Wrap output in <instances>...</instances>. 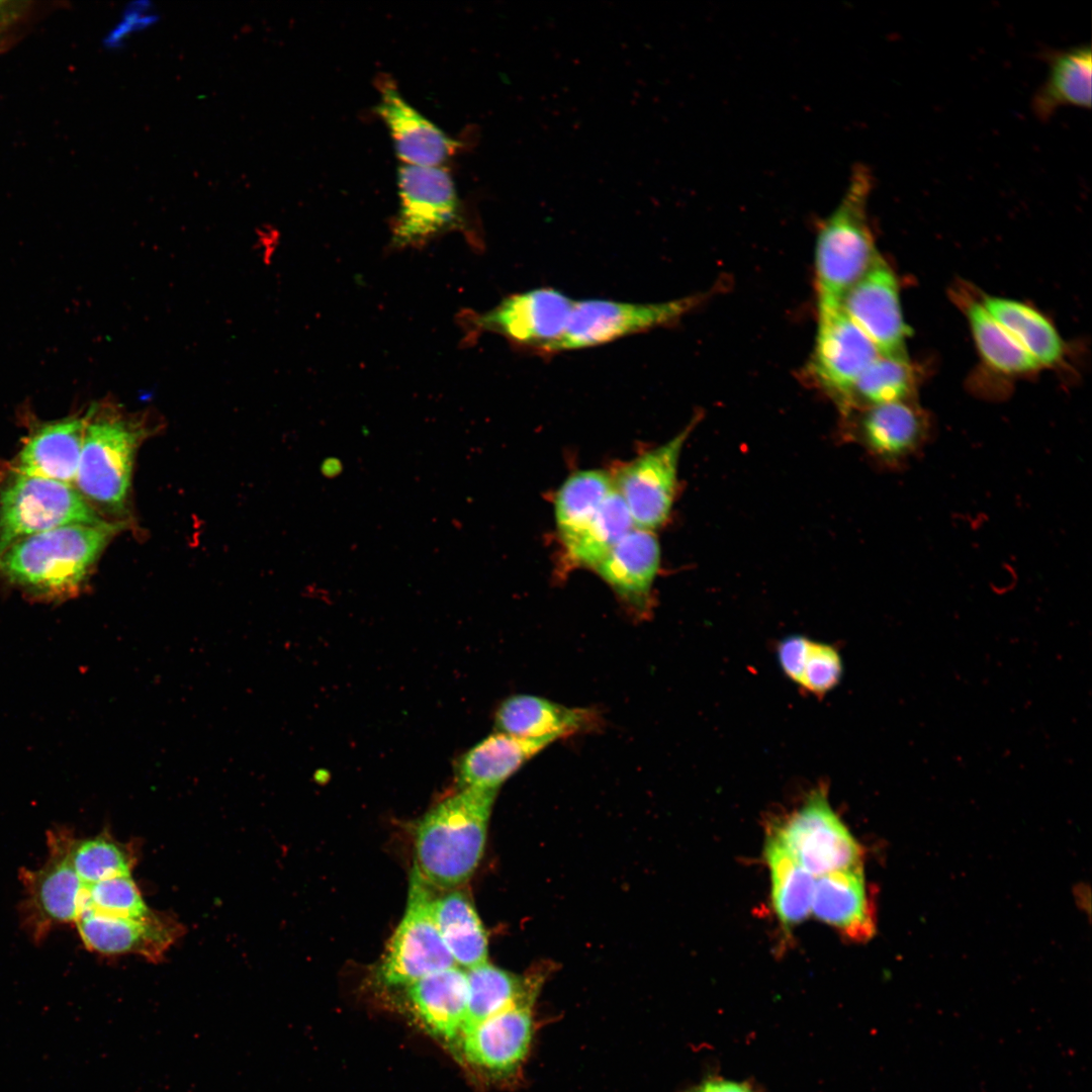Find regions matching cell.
I'll return each instance as SVG.
<instances>
[{
  "mask_svg": "<svg viewBox=\"0 0 1092 1092\" xmlns=\"http://www.w3.org/2000/svg\"><path fill=\"white\" fill-rule=\"evenodd\" d=\"M119 526L72 524L23 537L0 554V573L33 596H72Z\"/></svg>",
  "mask_w": 1092,
  "mask_h": 1092,
  "instance_id": "6da1fadb",
  "label": "cell"
},
{
  "mask_svg": "<svg viewBox=\"0 0 1092 1092\" xmlns=\"http://www.w3.org/2000/svg\"><path fill=\"white\" fill-rule=\"evenodd\" d=\"M497 790L464 788L431 809L416 834L415 868L429 884L452 889L475 872Z\"/></svg>",
  "mask_w": 1092,
  "mask_h": 1092,
  "instance_id": "7a4b0ae2",
  "label": "cell"
},
{
  "mask_svg": "<svg viewBox=\"0 0 1092 1092\" xmlns=\"http://www.w3.org/2000/svg\"><path fill=\"white\" fill-rule=\"evenodd\" d=\"M873 186L871 170L856 164L840 202L818 230L815 271L819 304H840L846 291L879 257L867 209Z\"/></svg>",
  "mask_w": 1092,
  "mask_h": 1092,
  "instance_id": "3957f363",
  "label": "cell"
},
{
  "mask_svg": "<svg viewBox=\"0 0 1092 1092\" xmlns=\"http://www.w3.org/2000/svg\"><path fill=\"white\" fill-rule=\"evenodd\" d=\"M397 188L399 207L391 225V249L421 248L449 232H461L471 245H481L445 168L402 164Z\"/></svg>",
  "mask_w": 1092,
  "mask_h": 1092,
  "instance_id": "277c9868",
  "label": "cell"
},
{
  "mask_svg": "<svg viewBox=\"0 0 1092 1092\" xmlns=\"http://www.w3.org/2000/svg\"><path fill=\"white\" fill-rule=\"evenodd\" d=\"M573 301L557 289L535 288L511 294L483 312L463 310L459 324L467 340L492 333L518 348L553 355L565 331Z\"/></svg>",
  "mask_w": 1092,
  "mask_h": 1092,
  "instance_id": "5b68a950",
  "label": "cell"
},
{
  "mask_svg": "<svg viewBox=\"0 0 1092 1092\" xmlns=\"http://www.w3.org/2000/svg\"><path fill=\"white\" fill-rule=\"evenodd\" d=\"M76 483L79 492L99 507L122 512L127 502L141 428L117 416H87Z\"/></svg>",
  "mask_w": 1092,
  "mask_h": 1092,
  "instance_id": "8992f818",
  "label": "cell"
},
{
  "mask_svg": "<svg viewBox=\"0 0 1092 1092\" xmlns=\"http://www.w3.org/2000/svg\"><path fill=\"white\" fill-rule=\"evenodd\" d=\"M104 522L71 484L16 473L0 496V554L26 536L66 525Z\"/></svg>",
  "mask_w": 1092,
  "mask_h": 1092,
  "instance_id": "52a82bcc",
  "label": "cell"
},
{
  "mask_svg": "<svg viewBox=\"0 0 1092 1092\" xmlns=\"http://www.w3.org/2000/svg\"><path fill=\"white\" fill-rule=\"evenodd\" d=\"M772 833L814 877L862 867V850L832 809L824 787L810 792Z\"/></svg>",
  "mask_w": 1092,
  "mask_h": 1092,
  "instance_id": "ba28073f",
  "label": "cell"
},
{
  "mask_svg": "<svg viewBox=\"0 0 1092 1092\" xmlns=\"http://www.w3.org/2000/svg\"><path fill=\"white\" fill-rule=\"evenodd\" d=\"M695 294L663 302L635 303L610 299L573 301L554 354L607 344L676 323L707 298Z\"/></svg>",
  "mask_w": 1092,
  "mask_h": 1092,
  "instance_id": "9c48e42d",
  "label": "cell"
},
{
  "mask_svg": "<svg viewBox=\"0 0 1092 1092\" xmlns=\"http://www.w3.org/2000/svg\"><path fill=\"white\" fill-rule=\"evenodd\" d=\"M429 884L414 867L404 915L391 936L379 968L387 986H410L456 966L438 930Z\"/></svg>",
  "mask_w": 1092,
  "mask_h": 1092,
  "instance_id": "30bf717a",
  "label": "cell"
},
{
  "mask_svg": "<svg viewBox=\"0 0 1092 1092\" xmlns=\"http://www.w3.org/2000/svg\"><path fill=\"white\" fill-rule=\"evenodd\" d=\"M698 422L695 417L672 439L622 464L612 475L635 528L654 531L671 513L677 488V468L684 444Z\"/></svg>",
  "mask_w": 1092,
  "mask_h": 1092,
  "instance_id": "8fae6325",
  "label": "cell"
},
{
  "mask_svg": "<svg viewBox=\"0 0 1092 1092\" xmlns=\"http://www.w3.org/2000/svg\"><path fill=\"white\" fill-rule=\"evenodd\" d=\"M879 356L875 344L840 304H818L817 338L810 368L826 391L843 404L850 403L856 379Z\"/></svg>",
  "mask_w": 1092,
  "mask_h": 1092,
  "instance_id": "7c38bea8",
  "label": "cell"
},
{
  "mask_svg": "<svg viewBox=\"0 0 1092 1092\" xmlns=\"http://www.w3.org/2000/svg\"><path fill=\"white\" fill-rule=\"evenodd\" d=\"M71 838L69 833H50L46 863L21 873L25 918L37 937L54 925L76 922L79 917L85 885L69 858Z\"/></svg>",
  "mask_w": 1092,
  "mask_h": 1092,
  "instance_id": "4fadbf2b",
  "label": "cell"
},
{
  "mask_svg": "<svg viewBox=\"0 0 1092 1092\" xmlns=\"http://www.w3.org/2000/svg\"><path fill=\"white\" fill-rule=\"evenodd\" d=\"M840 306L872 340L881 356L907 358L905 324L899 285L893 270L879 256L840 300Z\"/></svg>",
  "mask_w": 1092,
  "mask_h": 1092,
  "instance_id": "5bb4252c",
  "label": "cell"
},
{
  "mask_svg": "<svg viewBox=\"0 0 1092 1092\" xmlns=\"http://www.w3.org/2000/svg\"><path fill=\"white\" fill-rule=\"evenodd\" d=\"M535 997L515 1002L464 1033L462 1051L466 1060L496 1076L517 1071L532 1040Z\"/></svg>",
  "mask_w": 1092,
  "mask_h": 1092,
  "instance_id": "9a60e30c",
  "label": "cell"
},
{
  "mask_svg": "<svg viewBox=\"0 0 1092 1092\" xmlns=\"http://www.w3.org/2000/svg\"><path fill=\"white\" fill-rule=\"evenodd\" d=\"M660 547L653 531L633 528L593 568L631 612L645 618L652 610Z\"/></svg>",
  "mask_w": 1092,
  "mask_h": 1092,
  "instance_id": "2e32d148",
  "label": "cell"
},
{
  "mask_svg": "<svg viewBox=\"0 0 1092 1092\" xmlns=\"http://www.w3.org/2000/svg\"><path fill=\"white\" fill-rule=\"evenodd\" d=\"M84 944L103 954H140L158 961L181 932L179 924L150 912L140 918L83 910L76 920Z\"/></svg>",
  "mask_w": 1092,
  "mask_h": 1092,
  "instance_id": "e0dca14e",
  "label": "cell"
},
{
  "mask_svg": "<svg viewBox=\"0 0 1092 1092\" xmlns=\"http://www.w3.org/2000/svg\"><path fill=\"white\" fill-rule=\"evenodd\" d=\"M377 88L376 112L386 124L403 164L437 167L456 152L459 143L407 103L392 79L381 76Z\"/></svg>",
  "mask_w": 1092,
  "mask_h": 1092,
  "instance_id": "ac0fdd59",
  "label": "cell"
},
{
  "mask_svg": "<svg viewBox=\"0 0 1092 1092\" xmlns=\"http://www.w3.org/2000/svg\"><path fill=\"white\" fill-rule=\"evenodd\" d=\"M599 723L596 711L569 708L533 695H514L498 706L494 726L517 738L552 744L556 740L592 730Z\"/></svg>",
  "mask_w": 1092,
  "mask_h": 1092,
  "instance_id": "d6986e66",
  "label": "cell"
},
{
  "mask_svg": "<svg viewBox=\"0 0 1092 1092\" xmlns=\"http://www.w3.org/2000/svg\"><path fill=\"white\" fill-rule=\"evenodd\" d=\"M811 911L849 940L860 942L872 938L876 914L862 867L817 877Z\"/></svg>",
  "mask_w": 1092,
  "mask_h": 1092,
  "instance_id": "ffe728a7",
  "label": "cell"
},
{
  "mask_svg": "<svg viewBox=\"0 0 1092 1092\" xmlns=\"http://www.w3.org/2000/svg\"><path fill=\"white\" fill-rule=\"evenodd\" d=\"M86 421L69 418L38 428L17 456L16 473L68 484L76 481Z\"/></svg>",
  "mask_w": 1092,
  "mask_h": 1092,
  "instance_id": "44dd1931",
  "label": "cell"
},
{
  "mask_svg": "<svg viewBox=\"0 0 1092 1092\" xmlns=\"http://www.w3.org/2000/svg\"><path fill=\"white\" fill-rule=\"evenodd\" d=\"M549 744L495 732L466 751L456 765L461 789L498 788Z\"/></svg>",
  "mask_w": 1092,
  "mask_h": 1092,
  "instance_id": "7402d4cb",
  "label": "cell"
},
{
  "mask_svg": "<svg viewBox=\"0 0 1092 1092\" xmlns=\"http://www.w3.org/2000/svg\"><path fill=\"white\" fill-rule=\"evenodd\" d=\"M1049 71L1031 107L1036 117L1050 119L1064 106L1091 107L1092 54L1089 44L1044 55Z\"/></svg>",
  "mask_w": 1092,
  "mask_h": 1092,
  "instance_id": "603a6c76",
  "label": "cell"
},
{
  "mask_svg": "<svg viewBox=\"0 0 1092 1092\" xmlns=\"http://www.w3.org/2000/svg\"><path fill=\"white\" fill-rule=\"evenodd\" d=\"M407 987L416 1011L433 1034L451 1040L461 1032L468 1001L466 972L454 966Z\"/></svg>",
  "mask_w": 1092,
  "mask_h": 1092,
  "instance_id": "cb8c5ba5",
  "label": "cell"
},
{
  "mask_svg": "<svg viewBox=\"0 0 1092 1092\" xmlns=\"http://www.w3.org/2000/svg\"><path fill=\"white\" fill-rule=\"evenodd\" d=\"M927 427L922 415L906 400L868 407L860 433L868 449L887 462H898L922 445Z\"/></svg>",
  "mask_w": 1092,
  "mask_h": 1092,
  "instance_id": "d4e9b609",
  "label": "cell"
},
{
  "mask_svg": "<svg viewBox=\"0 0 1092 1092\" xmlns=\"http://www.w3.org/2000/svg\"><path fill=\"white\" fill-rule=\"evenodd\" d=\"M468 1001L462 1034L515 1002L537 995L541 977H522L503 970L488 961L468 969Z\"/></svg>",
  "mask_w": 1092,
  "mask_h": 1092,
  "instance_id": "484cf974",
  "label": "cell"
},
{
  "mask_svg": "<svg viewBox=\"0 0 1092 1092\" xmlns=\"http://www.w3.org/2000/svg\"><path fill=\"white\" fill-rule=\"evenodd\" d=\"M441 937L455 963L470 969L487 961V936L472 903L459 891L433 901Z\"/></svg>",
  "mask_w": 1092,
  "mask_h": 1092,
  "instance_id": "4316f807",
  "label": "cell"
},
{
  "mask_svg": "<svg viewBox=\"0 0 1092 1092\" xmlns=\"http://www.w3.org/2000/svg\"><path fill=\"white\" fill-rule=\"evenodd\" d=\"M764 854L776 914L781 923L790 929L803 922L811 912L814 876L774 835L766 841Z\"/></svg>",
  "mask_w": 1092,
  "mask_h": 1092,
  "instance_id": "83f0119b",
  "label": "cell"
},
{
  "mask_svg": "<svg viewBox=\"0 0 1092 1092\" xmlns=\"http://www.w3.org/2000/svg\"><path fill=\"white\" fill-rule=\"evenodd\" d=\"M633 528L627 506L613 489L588 524L561 541L566 565L593 569Z\"/></svg>",
  "mask_w": 1092,
  "mask_h": 1092,
  "instance_id": "f1b7e54d",
  "label": "cell"
},
{
  "mask_svg": "<svg viewBox=\"0 0 1092 1092\" xmlns=\"http://www.w3.org/2000/svg\"><path fill=\"white\" fill-rule=\"evenodd\" d=\"M777 655L785 674L813 696H825L841 679V656L829 644L794 635L780 642Z\"/></svg>",
  "mask_w": 1092,
  "mask_h": 1092,
  "instance_id": "f546056e",
  "label": "cell"
},
{
  "mask_svg": "<svg viewBox=\"0 0 1092 1092\" xmlns=\"http://www.w3.org/2000/svg\"><path fill=\"white\" fill-rule=\"evenodd\" d=\"M982 305L1039 365H1052L1060 360L1062 340L1053 325L1036 309L996 296H987Z\"/></svg>",
  "mask_w": 1092,
  "mask_h": 1092,
  "instance_id": "4dcf8cb0",
  "label": "cell"
},
{
  "mask_svg": "<svg viewBox=\"0 0 1092 1092\" xmlns=\"http://www.w3.org/2000/svg\"><path fill=\"white\" fill-rule=\"evenodd\" d=\"M613 489L612 475L605 470H578L569 475L559 487L554 500L560 540L584 528Z\"/></svg>",
  "mask_w": 1092,
  "mask_h": 1092,
  "instance_id": "1f68e13d",
  "label": "cell"
},
{
  "mask_svg": "<svg viewBox=\"0 0 1092 1092\" xmlns=\"http://www.w3.org/2000/svg\"><path fill=\"white\" fill-rule=\"evenodd\" d=\"M968 318L982 357L993 368L1005 373H1026L1040 366L982 303L969 306Z\"/></svg>",
  "mask_w": 1092,
  "mask_h": 1092,
  "instance_id": "d6a6232c",
  "label": "cell"
},
{
  "mask_svg": "<svg viewBox=\"0 0 1092 1092\" xmlns=\"http://www.w3.org/2000/svg\"><path fill=\"white\" fill-rule=\"evenodd\" d=\"M70 861L85 886L119 876H130L133 857L121 844L102 834L69 845Z\"/></svg>",
  "mask_w": 1092,
  "mask_h": 1092,
  "instance_id": "836d02e7",
  "label": "cell"
},
{
  "mask_svg": "<svg viewBox=\"0 0 1092 1092\" xmlns=\"http://www.w3.org/2000/svg\"><path fill=\"white\" fill-rule=\"evenodd\" d=\"M912 389V371L907 358L879 356L856 379L850 402L858 399L869 406L906 400Z\"/></svg>",
  "mask_w": 1092,
  "mask_h": 1092,
  "instance_id": "e575fe53",
  "label": "cell"
},
{
  "mask_svg": "<svg viewBox=\"0 0 1092 1092\" xmlns=\"http://www.w3.org/2000/svg\"><path fill=\"white\" fill-rule=\"evenodd\" d=\"M83 910L130 918L144 917L151 912L130 876L114 877L85 886L80 913Z\"/></svg>",
  "mask_w": 1092,
  "mask_h": 1092,
  "instance_id": "d590c367",
  "label": "cell"
},
{
  "mask_svg": "<svg viewBox=\"0 0 1092 1092\" xmlns=\"http://www.w3.org/2000/svg\"><path fill=\"white\" fill-rule=\"evenodd\" d=\"M65 2L0 1V55L13 49Z\"/></svg>",
  "mask_w": 1092,
  "mask_h": 1092,
  "instance_id": "8d00e7d4",
  "label": "cell"
},
{
  "mask_svg": "<svg viewBox=\"0 0 1092 1092\" xmlns=\"http://www.w3.org/2000/svg\"><path fill=\"white\" fill-rule=\"evenodd\" d=\"M150 9L151 8L146 6V2H139L135 3L134 6L131 5L126 8L120 21L105 36L104 44L107 48H115L132 31L140 30L147 25L152 24L156 15L151 13Z\"/></svg>",
  "mask_w": 1092,
  "mask_h": 1092,
  "instance_id": "74e56055",
  "label": "cell"
},
{
  "mask_svg": "<svg viewBox=\"0 0 1092 1092\" xmlns=\"http://www.w3.org/2000/svg\"><path fill=\"white\" fill-rule=\"evenodd\" d=\"M696 1092H754L751 1086L744 1082H738L723 1078H709L705 1080Z\"/></svg>",
  "mask_w": 1092,
  "mask_h": 1092,
  "instance_id": "f35d334b",
  "label": "cell"
}]
</instances>
